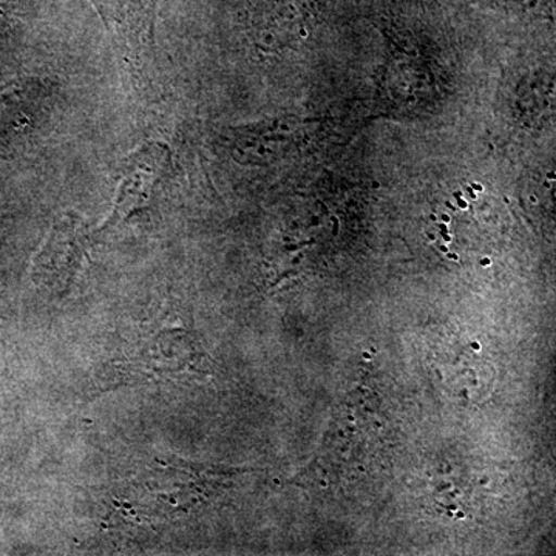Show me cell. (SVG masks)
<instances>
[{
    "label": "cell",
    "mask_w": 556,
    "mask_h": 556,
    "mask_svg": "<svg viewBox=\"0 0 556 556\" xmlns=\"http://www.w3.org/2000/svg\"><path fill=\"white\" fill-rule=\"evenodd\" d=\"M199 348L182 329H166L135 356L119 362L109 372V388L152 382V380H178L185 376L200 375Z\"/></svg>",
    "instance_id": "1"
},
{
    "label": "cell",
    "mask_w": 556,
    "mask_h": 556,
    "mask_svg": "<svg viewBox=\"0 0 556 556\" xmlns=\"http://www.w3.org/2000/svg\"><path fill=\"white\" fill-rule=\"evenodd\" d=\"M98 241L97 230H91L83 218L65 215L39 249L33 262V280L54 295L67 294L87 252Z\"/></svg>",
    "instance_id": "2"
},
{
    "label": "cell",
    "mask_w": 556,
    "mask_h": 556,
    "mask_svg": "<svg viewBox=\"0 0 556 556\" xmlns=\"http://www.w3.org/2000/svg\"><path fill=\"white\" fill-rule=\"evenodd\" d=\"M169 161V146L161 141L146 142L127 156L112 212L104 225L94 229L98 240L109 236L121 223L141 208L149 206L150 200L163 182Z\"/></svg>",
    "instance_id": "3"
},
{
    "label": "cell",
    "mask_w": 556,
    "mask_h": 556,
    "mask_svg": "<svg viewBox=\"0 0 556 556\" xmlns=\"http://www.w3.org/2000/svg\"><path fill=\"white\" fill-rule=\"evenodd\" d=\"M110 30L130 49H142L153 40L159 0H91Z\"/></svg>",
    "instance_id": "4"
}]
</instances>
